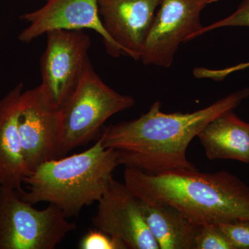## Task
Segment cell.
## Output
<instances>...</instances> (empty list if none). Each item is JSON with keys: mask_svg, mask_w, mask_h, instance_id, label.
<instances>
[{"mask_svg": "<svg viewBox=\"0 0 249 249\" xmlns=\"http://www.w3.org/2000/svg\"><path fill=\"white\" fill-rule=\"evenodd\" d=\"M249 97V88H245L187 113H164L156 101L138 119L108 126L101 134L103 145L117 150L119 164L147 173L196 170L186 156L193 139L211 121Z\"/></svg>", "mask_w": 249, "mask_h": 249, "instance_id": "cell-1", "label": "cell"}, {"mask_svg": "<svg viewBox=\"0 0 249 249\" xmlns=\"http://www.w3.org/2000/svg\"><path fill=\"white\" fill-rule=\"evenodd\" d=\"M124 178L136 197L173 206L199 225L249 219V187L229 172L150 174L126 167Z\"/></svg>", "mask_w": 249, "mask_h": 249, "instance_id": "cell-2", "label": "cell"}, {"mask_svg": "<svg viewBox=\"0 0 249 249\" xmlns=\"http://www.w3.org/2000/svg\"><path fill=\"white\" fill-rule=\"evenodd\" d=\"M119 165V152L105 147L100 135L85 151L39 165L24 178L28 191L22 190L19 195L31 204L46 201L67 217L77 216L85 206L99 200Z\"/></svg>", "mask_w": 249, "mask_h": 249, "instance_id": "cell-3", "label": "cell"}, {"mask_svg": "<svg viewBox=\"0 0 249 249\" xmlns=\"http://www.w3.org/2000/svg\"><path fill=\"white\" fill-rule=\"evenodd\" d=\"M134 104L133 97L106 85L88 58L76 89L58 110V158L93 140L111 116Z\"/></svg>", "mask_w": 249, "mask_h": 249, "instance_id": "cell-4", "label": "cell"}, {"mask_svg": "<svg viewBox=\"0 0 249 249\" xmlns=\"http://www.w3.org/2000/svg\"><path fill=\"white\" fill-rule=\"evenodd\" d=\"M33 206L17 190L0 185V249H54L76 229L55 205Z\"/></svg>", "mask_w": 249, "mask_h": 249, "instance_id": "cell-5", "label": "cell"}, {"mask_svg": "<svg viewBox=\"0 0 249 249\" xmlns=\"http://www.w3.org/2000/svg\"><path fill=\"white\" fill-rule=\"evenodd\" d=\"M47 36L41 58L42 83L37 88L45 106L58 111L79 83L91 40L83 30H54Z\"/></svg>", "mask_w": 249, "mask_h": 249, "instance_id": "cell-6", "label": "cell"}, {"mask_svg": "<svg viewBox=\"0 0 249 249\" xmlns=\"http://www.w3.org/2000/svg\"><path fill=\"white\" fill-rule=\"evenodd\" d=\"M207 5L205 0H162L142 48V63L171 66L179 45L194 40L204 27L200 16Z\"/></svg>", "mask_w": 249, "mask_h": 249, "instance_id": "cell-7", "label": "cell"}, {"mask_svg": "<svg viewBox=\"0 0 249 249\" xmlns=\"http://www.w3.org/2000/svg\"><path fill=\"white\" fill-rule=\"evenodd\" d=\"M97 211L91 218L93 227L131 249H160L147 227L139 199L127 186L111 178L97 201Z\"/></svg>", "mask_w": 249, "mask_h": 249, "instance_id": "cell-8", "label": "cell"}, {"mask_svg": "<svg viewBox=\"0 0 249 249\" xmlns=\"http://www.w3.org/2000/svg\"><path fill=\"white\" fill-rule=\"evenodd\" d=\"M29 23L19 34V40L30 42L54 30L91 29L102 37L106 52L114 58L122 50L105 30L98 14L97 0H48L45 6L21 16Z\"/></svg>", "mask_w": 249, "mask_h": 249, "instance_id": "cell-9", "label": "cell"}, {"mask_svg": "<svg viewBox=\"0 0 249 249\" xmlns=\"http://www.w3.org/2000/svg\"><path fill=\"white\" fill-rule=\"evenodd\" d=\"M59 112L45 106L38 88L23 91L18 129L27 175L47 160L58 158Z\"/></svg>", "mask_w": 249, "mask_h": 249, "instance_id": "cell-10", "label": "cell"}, {"mask_svg": "<svg viewBox=\"0 0 249 249\" xmlns=\"http://www.w3.org/2000/svg\"><path fill=\"white\" fill-rule=\"evenodd\" d=\"M162 0H97L98 14L111 40L124 55L140 60Z\"/></svg>", "mask_w": 249, "mask_h": 249, "instance_id": "cell-11", "label": "cell"}, {"mask_svg": "<svg viewBox=\"0 0 249 249\" xmlns=\"http://www.w3.org/2000/svg\"><path fill=\"white\" fill-rule=\"evenodd\" d=\"M20 83L0 100V185L22 191L27 171L18 129Z\"/></svg>", "mask_w": 249, "mask_h": 249, "instance_id": "cell-12", "label": "cell"}, {"mask_svg": "<svg viewBox=\"0 0 249 249\" xmlns=\"http://www.w3.org/2000/svg\"><path fill=\"white\" fill-rule=\"evenodd\" d=\"M197 137L209 160H235L249 164V123L242 121L233 110L211 121Z\"/></svg>", "mask_w": 249, "mask_h": 249, "instance_id": "cell-13", "label": "cell"}, {"mask_svg": "<svg viewBox=\"0 0 249 249\" xmlns=\"http://www.w3.org/2000/svg\"><path fill=\"white\" fill-rule=\"evenodd\" d=\"M139 201L147 227L160 249H196L201 225L169 204Z\"/></svg>", "mask_w": 249, "mask_h": 249, "instance_id": "cell-14", "label": "cell"}, {"mask_svg": "<svg viewBox=\"0 0 249 249\" xmlns=\"http://www.w3.org/2000/svg\"><path fill=\"white\" fill-rule=\"evenodd\" d=\"M196 249H233L224 232L215 224L201 225L196 236Z\"/></svg>", "mask_w": 249, "mask_h": 249, "instance_id": "cell-15", "label": "cell"}, {"mask_svg": "<svg viewBox=\"0 0 249 249\" xmlns=\"http://www.w3.org/2000/svg\"><path fill=\"white\" fill-rule=\"evenodd\" d=\"M217 225L233 249H249V219H235Z\"/></svg>", "mask_w": 249, "mask_h": 249, "instance_id": "cell-16", "label": "cell"}, {"mask_svg": "<svg viewBox=\"0 0 249 249\" xmlns=\"http://www.w3.org/2000/svg\"><path fill=\"white\" fill-rule=\"evenodd\" d=\"M81 249H127L122 241L114 238L106 232L94 229L87 232L79 243Z\"/></svg>", "mask_w": 249, "mask_h": 249, "instance_id": "cell-17", "label": "cell"}, {"mask_svg": "<svg viewBox=\"0 0 249 249\" xmlns=\"http://www.w3.org/2000/svg\"><path fill=\"white\" fill-rule=\"evenodd\" d=\"M230 27H249V0H243L235 12L227 18L203 27L196 34V38L214 29Z\"/></svg>", "mask_w": 249, "mask_h": 249, "instance_id": "cell-18", "label": "cell"}, {"mask_svg": "<svg viewBox=\"0 0 249 249\" xmlns=\"http://www.w3.org/2000/svg\"><path fill=\"white\" fill-rule=\"evenodd\" d=\"M205 1H206L208 4H211V3L217 2L219 0H205Z\"/></svg>", "mask_w": 249, "mask_h": 249, "instance_id": "cell-19", "label": "cell"}, {"mask_svg": "<svg viewBox=\"0 0 249 249\" xmlns=\"http://www.w3.org/2000/svg\"><path fill=\"white\" fill-rule=\"evenodd\" d=\"M46 1H48V0H46Z\"/></svg>", "mask_w": 249, "mask_h": 249, "instance_id": "cell-20", "label": "cell"}]
</instances>
